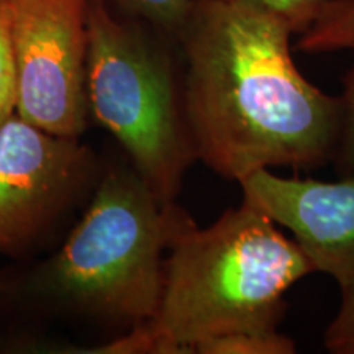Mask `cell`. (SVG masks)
<instances>
[{"instance_id": "30bf717a", "label": "cell", "mask_w": 354, "mask_h": 354, "mask_svg": "<svg viewBox=\"0 0 354 354\" xmlns=\"http://www.w3.org/2000/svg\"><path fill=\"white\" fill-rule=\"evenodd\" d=\"M127 15L151 25L171 39L177 38L192 0H109Z\"/></svg>"}, {"instance_id": "8fae6325", "label": "cell", "mask_w": 354, "mask_h": 354, "mask_svg": "<svg viewBox=\"0 0 354 354\" xmlns=\"http://www.w3.org/2000/svg\"><path fill=\"white\" fill-rule=\"evenodd\" d=\"M17 71L12 39L10 0H0V125L15 113Z\"/></svg>"}, {"instance_id": "9c48e42d", "label": "cell", "mask_w": 354, "mask_h": 354, "mask_svg": "<svg viewBox=\"0 0 354 354\" xmlns=\"http://www.w3.org/2000/svg\"><path fill=\"white\" fill-rule=\"evenodd\" d=\"M297 344L281 331H236L203 339L194 354H294Z\"/></svg>"}, {"instance_id": "3957f363", "label": "cell", "mask_w": 354, "mask_h": 354, "mask_svg": "<svg viewBox=\"0 0 354 354\" xmlns=\"http://www.w3.org/2000/svg\"><path fill=\"white\" fill-rule=\"evenodd\" d=\"M312 272L302 246L245 201L209 227L192 221L167 250L156 315L145 323L154 351L194 354L215 336L276 331L287 290Z\"/></svg>"}, {"instance_id": "277c9868", "label": "cell", "mask_w": 354, "mask_h": 354, "mask_svg": "<svg viewBox=\"0 0 354 354\" xmlns=\"http://www.w3.org/2000/svg\"><path fill=\"white\" fill-rule=\"evenodd\" d=\"M86 97L88 123L113 136L162 202H176L197 156L185 123L174 39L109 0H91Z\"/></svg>"}, {"instance_id": "ba28073f", "label": "cell", "mask_w": 354, "mask_h": 354, "mask_svg": "<svg viewBox=\"0 0 354 354\" xmlns=\"http://www.w3.org/2000/svg\"><path fill=\"white\" fill-rule=\"evenodd\" d=\"M297 50L308 55L354 51V0H326L310 28L299 35Z\"/></svg>"}, {"instance_id": "5b68a950", "label": "cell", "mask_w": 354, "mask_h": 354, "mask_svg": "<svg viewBox=\"0 0 354 354\" xmlns=\"http://www.w3.org/2000/svg\"><path fill=\"white\" fill-rule=\"evenodd\" d=\"M104 165L81 138L12 113L0 125V256L46 250L91 201Z\"/></svg>"}, {"instance_id": "52a82bcc", "label": "cell", "mask_w": 354, "mask_h": 354, "mask_svg": "<svg viewBox=\"0 0 354 354\" xmlns=\"http://www.w3.org/2000/svg\"><path fill=\"white\" fill-rule=\"evenodd\" d=\"M243 201L287 228L315 272L342 287L354 277V176L335 183L261 169L240 180Z\"/></svg>"}, {"instance_id": "7c38bea8", "label": "cell", "mask_w": 354, "mask_h": 354, "mask_svg": "<svg viewBox=\"0 0 354 354\" xmlns=\"http://www.w3.org/2000/svg\"><path fill=\"white\" fill-rule=\"evenodd\" d=\"M342 127H339L338 145L331 165L339 177L354 176V64L343 77Z\"/></svg>"}, {"instance_id": "6da1fadb", "label": "cell", "mask_w": 354, "mask_h": 354, "mask_svg": "<svg viewBox=\"0 0 354 354\" xmlns=\"http://www.w3.org/2000/svg\"><path fill=\"white\" fill-rule=\"evenodd\" d=\"M292 35L284 20L253 3H190L176 38L185 123L197 161L223 179L333 161L342 102L300 73Z\"/></svg>"}, {"instance_id": "7a4b0ae2", "label": "cell", "mask_w": 354, "mask_h": 354, "mask_svg": "<svg viewBox=\"0 0 354 354\" xmlns=\"http://www.w3.org/2000/svg\"><path fill=\"white\" fill-rule=\"evenodd\" d=\"M192 221L177 202H162L123 154L105 162L91 201L50 256L0 274V302L125 333L156 315L166 253Z\"/></svg>"}, {"instance_id": "5bb4252c", "label": "cell", "mask_w": 354, "mask_h": 354, "mask_svg": "<svg viewBox=\"0 0 354 354\" xmlns=\"http://www.w3.org/2000/svg\"><path fill=\"white\" fill-rule=\"evenodd\" d=\"M272 12L289 25L294 35H302L310 28L326 0H238Z\"/></svg>"}, {"instance_id": "4fadbf2b", "label": "cell", "mask_w": 354, "mask_h": 354, "mask_svg": "<svg viewBox=\"0 0 354 354\" xmlns=\"http://www.w3.org/2000/svg\"><path fill=\"white\" fill-rule=\"evenodd\" d=\"M339 290L342 304L325 331V348L331 354H354V277Z\"/></svg>"}, {"instance_id": "8992f818", "label": "cell", "mask_w": 354, "mask_h": 354, "mask_svg": "<svg viewBox=\"0 0 354 354\" xmlns=\"http://www.w3.org/2000/svg\"><path fill=\"white\" fill-rule=\"evenodd\" d=\"M91 0H10L15 113L63 136L87 130V13Z\"/></svg>"}]
</instances>
